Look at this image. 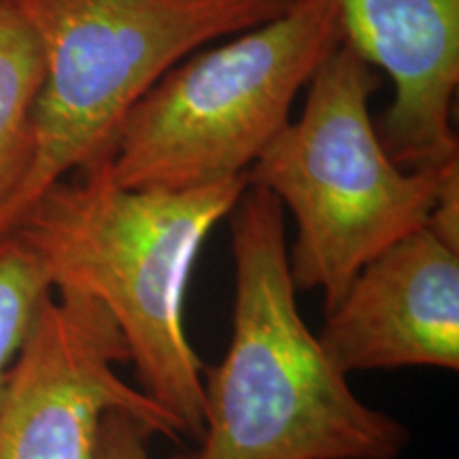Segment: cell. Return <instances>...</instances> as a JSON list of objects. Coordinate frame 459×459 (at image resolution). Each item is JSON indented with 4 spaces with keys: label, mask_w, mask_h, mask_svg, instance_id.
<instances>
[{
    "label": "cell",
    "mask_w": 459,
    "mask_h": 459,
    "mask_svg": "<svg viewBox=\"0 0 459 459\" xmlns=\"http://www.w3.org/2000/svg\"><path fill=\"white\" fill-rule=\"evenodd\" d=\"M249 175L196 189H130L91 169L51 187L15 234L54 291L88 296L122 334L141 392L179 428L203 434V364L186 332L189 274L232 213Z\"/></svg>",
    "instance_id": "1"
},
{
    "label": "cell",
    "mask_w": 459,
    "mask_h": 459,
    "mask_svg": "<svg viewBox=\"0 0 459 459\" xmlns=\"http://www.w3.org/2000/svg\"><path fill=\"white\" fill-rule=\"evenodd\" d=\"M230 220L232 336L203 378L196 449L175 459H400L409 429L353 394L298 311L283 206L249 183Z\"/></svg>",
    "instance_id": "2"
},
{
    "label": "cell",
    "mask_w": 459,
    "mask_h": 459,
    "mask_svg": "<svg viewBox=\"0 0 459 459\" xmlns=\"http://www.w3.org/2000/svg\"><path fill=\"white\" fill-rule=\"evenodd\" d=\"M41 45L32 162L0 211V240L57 183L96 169L132 107L172 66L294 0H4Z\"/></svg>",
    "instance_id": "3"
},
{
    "label": "cell",
    "mask_w": 459,
    "mask_h": 459,
    "mask_svg": "<svg viewBox=\"0 0 459 459\" xmlns=\"http://www.w3.org/2000/svg\"><path fill=\"white\" fill-rule=\"evenodd\" d=\"M378 83L375 68L338 45L307 83L300 117L249 169V183L294 217L291 279L296 290H319L325 311L366 264L426 228L451 164L409 170L389 158L370 115Z\"/></svg>",
    "instance_id": "4"
},
{
    "label": "cell",
    "mask_w": 459,
    "mask_h": 459,
    "mask_svg": "<svg viewBox=\"0 0 459 459\" xmlns=\"http://www.w3.org/2000/svg\"><path fill=\"white\" fill-rule=\"evenodd\" d=\"M338 45L336 0H294L273 20L194 51L130 108L96 170L130 189L247 177Z\"/></svg>",
    "instance_id": "5"
},
{
    "label": "cell",
    "mask_w": 459,
    "mask_h": 459,
    "mask_svg": "<svg viewBox=\"0 0 459 459\" xmlns=\"http://www.w3.org/2000/svg\"><path fill=\"white\" fill-rule=\"evenodd\" d=\"M126 361L128 349L102 304L51 291L0 394V459H96L111 411L179 440L177 423L117 375Z\"/></svg>",
    "instance_id": "6"
},
{
    "label": "cell",
    "mask_w": 459,
    "mask_h": 459,
    "mask_svg": "<svg viewBox=\"0 0 459 459\" xmlns=\"http://www.w3.org/2000/svg\"><path fill=\"white\" fill-rule=\"evenodd\" d=\"M342 375L459 370V251L428 228L366 264L317 336Z\"/></svg>",
    "instance_id": "7"
},
{
    "label": "cell",
    "mask_w": 459,
    "mask_h": 459,
    "mask_svg": "<svg viewBox=\"0 0 459 459\" xmlns=\"http://www.w3.org/2000/svg\"><path fill=\"white\" fill-rule=\"evenodd\" d=\"M342 45L394 85L381 136L402 169L459 160V0H336Z\"/></svg>",
    "instance_id": "8"
},
{
    "label": "cell",
    "mask_w": 459,
    "mask_h": 459,
    "mask_svg": "<svg viewBox=\"0 0 459 459\" xmlns=\"http://www.w3.org/2000/svg\"><path fill=\"white\" fill-rule=\"evenodd\" d=\"M41 45L30 26L0 0V211L32 162V113L43 82Z\"/></svg>",
    "instance_id": "9"
},
{
    "label": "cell",
    "mask_w": 459,
    "mask_h": 459,
    "mask_svg": "<svg viewBox=\"0 0 459 459\" xmlns=\"http://www.w3.org/2000/svg\"><path fill=\"white\" fill-rule=\"evenodd\" d=\"M51 291L30 247L17 234L0 240V394Z\"/></svg>",
    "instance_id": "10"
},
{
    "label": "cell",
    "mask_w": 459,
    "mask_h": 459,
    "mask_svg": "<svg viewBox=\"0 0 459 459\" xmlns=\"http://www.w3.org/2000/svg\"><path fill=\"white\" fill-rule=\"evenodd\" d=\"M153 432L126 411H111L102 419L96 459H152L149 438Z\"/></svg>",
    "instance_id": "11"
},
{
    "label": "cell",
    "mask_w": 459,
    "mask_h": 459,
    "mask_svg": "<svg viewBox=\"0 0 459 459\" xmlns=\"http://www.w3.org/2000/svg\"><path fill=\"white\" fill-rule=\"evenodd\" d=\"M426 228L451 249L459 251V160L445 169Z\"/></svg>",
    "instance_id": "12"
}]
</instances>
